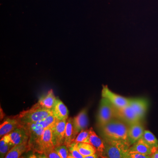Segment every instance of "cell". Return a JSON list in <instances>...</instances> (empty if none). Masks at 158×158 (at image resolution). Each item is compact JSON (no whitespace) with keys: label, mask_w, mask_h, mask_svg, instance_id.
Instances as JSON below:
<instances>
[{"label":"cell","mask_w":158,"mask_h":158,"mask_svg":"<svg viewBox=\"0 0 158 158\" xmlns=\"http://www.w3.org/2000/svg\"><path fill=\"white\" fill-rule=\"evenodd\" d=\"M57 120L58 119L52 114L45 118L33 123L40 127L46 129L49 127L52 126Z\"/></svg>","instance_id":"23"},{"label":"cell","mask_w":158,"mask_h":158,"mask_svg":"<svg viewBox=\"0 0 158 158\" xmlns=\"http://www.w3.org/2000/svg\"><path fill=\"white\" fill-rule=\"evenodd\" d=\"M69 155L68 158H83V156L79 152L78 150L77 149L76 143L73 142L69 145Z\"/></svg>","instance_id":"26"},{"label":"cell","mask_w":158,"mask_h":158,"mask_svg":"<svg viewBox=\"0 0 158 158\" xmlns=\"http://www.w3.org/2000/svg\"><path fill=\"white\" fill-rule=\"evenodd\" d=\"M56 100L57 98L54 95L53 91L51 89L46 95L42 96L40 98L37 103L41 107L52 110L55 106Z\"/></svg>","instance_id":"17"},{"label":"cell","mask_w":158,"mask_h":158,"mask_svg":"<svg viewBox=\"0 0 158 158\" xmlns=\"http://www.w3.org/2000/svg\"><path fill=\"white\" fill-rule=\"evenodd\" d=\"M98 157V155L97 154L95 153L94 154L90 155L87 156L85 157V158H95Z\"/></svg>","instance_id":"30"},{"label":"cell","mask_w":158,"mask_h":158,"mask_svg":"<svg viewBox=\"0 0 158 158\" xmlns=\"http://www.w3.org/2000/svg\"><path fill=\"white\" fill-rule=\"evenodd\" d=\"M105 150L103 158H129L131 145L127 141L103 139Z\"/></svg>","instance_id":"2"},{"label":"cell","mask_w":158,"mask_h":158,"mask_svg":"<svg viewBox=\"0 0 158 158\" xmlns=\"http://www.w3.org/2000/svg\"><path fill=\"white\" fill-rule=\"evenodd\" d=\"M116 118L124 122L129 125L141 120L129 104L124 107L119 109L116 108Z\"/></svg>","instance_id":"7"},{"label":"cell","mask_w":158,"mask_h":158,"mask_svg":"<svg viewBox=\"0 0 158 158\" xmlns=\"http://www.w3.org/2000/svg\"><path fill=\"white\" fill-rule=\"evenodd\" d=\"M102 98H106L116 108H122L126 106L129 103L130 98L116 94L110 90L107 86H103L102 91Z\"/></svg>","instance_id":"5"},{"label":"cell","mask_w":158,"mask_h":158,"mask_svg":"<svg viewBox=\"0 0 158 158\" xmlns=\"http://www.w3.org/2000/svg\"><path fill=\"white\" fill-rule=\"evenodd\" d=\"M129 158H151L150 156L137 152H129Z\"/></svg>","instance_id":"28"},{"label":"cell","mask_w":158,"mask_h":158,"mask_svg":"<svg viewBox=\"0 0 158 158\" xmlns=\"http://www.w3.org/2000/svg\"><path fill=\"white\" fill-rule=\"evenodd\" d=\"M129 127L124 122L115 118L99 128L104 139L128 142Z\"/></svg>","instance_id":"1"},{"label":"cell","mask_w":158,"mask_h":158,"mask_svg":"<svg viewBox=\"0 0 158 158\" xmlns=\"http://www.w3.org/2000/svg\"><path fill=\"white\" fill-rule=\"evenodd\" d=\"M14 146V144L11 142L9 135H6L3 136L0 141L1 158L5 157L8 152Z\"/></svg>","instance_id":"20"},{"label":"cell","mask_w":158,"mask_h":158,"mask_svg":"<svg viewBox=\"0 0 158 158\" xmlns=\"http://www.w3.org/2000/svg\"><path fill=\"white\" fill-rule=\"evenodd\" d=\"M151 158H158V149L150 155Z\"/></svg>","instance_id":"29"},{"label":"cell","mask_w":158,"mask_h":158,"mask_svg":"<svg viewBox=\"0 0 158 158\" xmlns=\"http://www.w3.org/2000/svg\"><path fill=\"white\" fill-rule=\"evenodd\" d=\"M73 125L74 141L79 133L83 130H86L88 127V118L86 108L82 110L77 116L74 117Z\"/></svg>","instance_id":"8"},{"label":"cell","mask_w":158,"mask_h":158,"mask_svg":"<svg viewBox=\"0 0 158 158\" xmlns=\"http://www.w3.org/2000/svg\"><path fill=\"white\" fill-rule=\"evenodd\" d=\"M155 152L154 150L148 145L141 138L133 144L129 149V152H137L150 156Z\"/></svg>","instance_id":"16"},{"label":"cell","mask_w":158,"mask_h":158,"mask_svg":"<svg viewBox=\"0 0 158 158\" xmlns=\"http://www.w3.org/2000/svg\"><path fill=\"white\" fill-rule=\"evenodd\" d=\"M28 144L24 143L14 145L6 155V158H19L23 153L29 151Z\"/></svg>","instance_id":"18"},{"label":"cell","mask_w":158,"mask_h":158,"mask_svg":"<svg viewBox=\"0 0 158 158\" xmlns=\"http://www.w3.org/2000/svg\"><path fill=\"white\" fill-rule=\"evenodd\" d=\"M52 114V110L41 107L37 103L29 110L23 111L15 117L21 124L24 125L37 122Z\"/></svg>","instance_id":"3"},{"label":"cell","mask_w":158,"mask_h":158,"mask_svg":"<svg viewBox=\"0 0 158 158\" xmlns=\"http://www.w3.org/2000/svg\"><path fill=\"white\" fill-rule=\"evenodd\" d=\"M116 107L106 98H102L97 116L99 127H102L116 118Z\"/></svg>","instance_id":"4"},{"label":"cell","mask_w":158,"mask_h":158,"mask_svg":"<svg viewBox=\"0 0 158 158\" xmlns=\"http://www.w3.org/2000/svg\"><path fill=\"white\" fill-rule=\"evenodd\" d=\"M7 135L14 145L28 143L29 132L25 125H22Z\"/></svg>","instance_id":"9"},{"label":"cell","mask_w":158,"mask_h":158,"mask_svg":"<svg viewBox=\"0 0 158 158\" xmlns=\"http://www.w3.org/2000/svg\"><path fill=\"white\" fill-rule=\"evenodd\" d=\"M144 142L155 151L158 149V140L151 132L144 130L141 138Z\"/></svg>","instance_id":"21"},{"label":"cell","mask_w":158,"mask_h":158,"mask_svg":"<svg viewBox=\"0 0 158 158\" xmlns=\"http://www.w3.org/2000/svg\"><path fill=\"white\" fill-rule=\"evenodd\" d=\"M73 118H69L66 122L64 144L69 147L73 142Z\"/></svg>","instance_id":"22"},{"label":"cell","mask_w":158,"mask_h":158,"mask_svg":"<svg viewBox=\"0 0 158 158\" xmlns=\"http://www.w3.org/2000/svg\"><path fill=\"white\" fill-rule=\"evenodd\" d=\"M77 149L84 158L90 155L96 153L95 147L90 143L79 142L76 143Z\"/></svg>","instance_id":"19"},{"label":"cell","mask_w":158,"mask_h":158,"mask_svg":"<svg viewBox=\"0 0 158 158\" xmlns=\"http://www.w3.org/2000/svg\"><path fill=\"white\" fill-rule=\"evenodd\" d=\"M42 155L44 156V158H60V157L55 150V147L46 150L44 152Z\"/></svg>","instance_id":"27"},{"label":"cell","mask_w":158,"mask_h":158,"mask_svg":"<svg viewBox=\"0 0 158 158\" xmlns=\"http://www.w3.org/2000/svg\"><path fill=\"white\" fill-rule=\"evenodd\" d=\"M55 150L60 157V158H68L69 155V148L65 144L59 145L55 147Z\"/></svg>","instance_id":"25"},{"label":"cell","mask_w":158,"mask_h":158,"mask_svg":"<svg viewBox=\"0 0 158 158\" xmlns=\"http://www.w3.org/2000/svg\"><path fill=\"white\" fill-rule=\"evenodd\" d=\"M73 142H74V143L83 142V143H90V144L89 129H86L81 131L77 135L76 138Z\"/></svg>","instance_id":"24"},{"label":"cell","mask_w":158,"mask_h":158,"mask_svg":"<svg viewBox=\"0 0 158 158\" xmlns=\"http://www.w3.org/2000/svg\"><path fill=\"white\" fill-rule=\"evenodd\" d=\"M52 115L58 120H67L69 111L66 106L59 99H57L55 106L52 110Z\"/></svg>","instance_id":"15"},{"label":"cell","mask_w":158,"mask_h":158,"mask_svg":"<svg viewBox=\"0 0 158 158\" xmlns=\"http://www.w3.org/2000/svg\"><path fill=\"white\" fill-rule=\"evenodd\" d=\"M90 143L93 145L96 150V153L98 156L103 158L105 150V145L103 140L97 135L92 128L89 129Z\"/></svg>","instance_id":"14"},{"label":"cell","mask_w":158,"mask_h":158,"mask_svg":"<svg viewBox=\"0 0 158 158\" xmlns=\"http://www.w3.org/2000/svg\"><path fill=\"white\" fill-rule=\"evenodd\" d=\"M66 120H57L52 127V141L54 147L64 144Z\"/></svg>","instance_id":"6"},{"label":"cell","mask_w":158,"mask_h":158,"mask_svg":"<svg viewBox=\"0 0 158 158\" xmlns=\"http://www.w3.org/2000/svg\"><path fill=\"white\" fill-rule=\"evenodd\" d=\"M144 127L141 121L130 125L128 131V142L131 146L142 138L144 132Z\"/></svg>","instance_id":"11"},{"label":"cell","mask_w":158,"mask_h":158,"mask_svg":"<svg viewBox=\"0 0 158 158\" xmlns=\"http://www.w3.org/2000/svg\"><path fill=\"white\" fill-rule=\"evenodd\" d=\"M21 125H22L21 124L15 116L8 117L1 125L0 136L2 137L6 135Z\"/></svg>","instance_id":"13"},{"label":"cell","mask_w":158,"mask_h":158,"mask_svg":"<svg viewBox=\"0 0 158 158\" xmlns=\"http://www.w3.org/2000/svg\"><path fill=\"white\" fill-rule=\"evenodd\" d=\"M129 104L141 120L145 116L148 108V102L144 98H130Z\"/></svg>","instance_id":"12"},{"label":"cell","mask_w":158,"mask_h":158,"mask_svg":"<svg viewBox=\"0 0 158 158\" xmlns=\"http://www.w3.org/2000/svg\"><path fill=\"white\" fill-rule=\"evenodd\" d=\"M52 126L47 128L44 130L43 133L42 137L37 144L35 152L42 155L46 150L55 147L52 141Z\"/></svg>","instance_id":"10"}]
</instances>
